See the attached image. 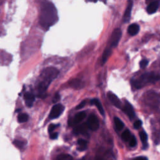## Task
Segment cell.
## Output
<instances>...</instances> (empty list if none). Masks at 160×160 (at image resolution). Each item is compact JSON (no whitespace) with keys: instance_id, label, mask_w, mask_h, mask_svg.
Here are the masks:
<instances>
[{"instance_id":"obj_1","label":"cell","mask_w":160,"mask_h":160,"mask_svg":"<svg viewBox=\"0 0 160 160\" xmlns=\"http://www.w3.org/2000/svg\"><path fill=\"white\" fill-rule=\"evenodd\" d=\"M57 11L54 5L50 2H44L41 8L40 23L44 29H48L58 21Z\"/></svg>"},{"instance_id":"obj_2","label":"cell","mask_w":160,"mask_h":160,"mask_svg":"<svg viewBox=\"0 0 160 160\" xmlns=\"http://www.w3.org/2000/svg\"><path fill=\"white\" fill-rule=\"evenodd\" d=\"M59 74V71L53 67H48L41 72L38 84V93L40 97H44L48 88Z\"/></svg>"},{"instance_id":"obj_3","label":"cell","mask_w":160,"mask_h":160,"mask_svg":"<svg viewBox=\"0 0 160 160\" xmlns=\"http://www.w3.org/2000/svg\"><path fill=\"white\" fill-rule=\"evenodd\" d=\"M159 76L153 72H148L142 74L138 79L131 81L132 85L136 89H141L145 86L158 81Z\"/></svg>"},{"instance_id":"obj_4","label":"cell","mask_w":160,"mask_h":160,"mask_svg":"<svg viewBox=\"0 0 160 160\" xmlns=\"http://www.w3.org/2000/svg\"><path fill=\"white\" fill-rule=\"evenodd\" d=\"M121 35H122V31L120 28L115 29L113 31L110 38L111 47L115 48L117 46L121 38Z\"/></svg>"},{"instance_id":"obj_5","label":"cell","mask_w":160,"mask_h":160,"mask_svg":"<svg viewBox=\"0 0 160 160\" xmlns=\"http://www.w3.org/2000/svg\"><path fill=\"white\" fill-rule=\"evenodd\" d=\"M86 124L88 128H90L92 131H97L100 127L99 120L98 118L93 114L91 115L88 118Z\"/></svg>"},{"instance_id":"obj_6","label":"cell","mask_w":160,"mask_h":160,"mask_svg":"<svg viewBox=\"0 0 160 160\" xmlns=\"http://www.w3.org/2000/svg\"><path fill=\"white\" fill-rule=\"evenodd\" d=\"M64 109H65V107H64L61 104H57L55 105L51 109L50 113L49 115V118L51 120L58 118L63 112Z\"/></svg>"},{"instance_id":"obj_7","label":"cell","mask_w":160,"mask_h":160,"mask_svg":"<svg viewBox=\"0 0 160 160\" xmlns=\"http://www.w3.org/2000/svg\"><path fill=\"white\" fill-rule=\"evenodd\" d=\"M123 111L124 112V113L129 117L130 119L133 120L135 118V112L134 111L133 107L128 101H126L125 105L123 108Z\"/></svg>"},{"instance_id":"obj_8","label":"cell","mask_w":160,"mask_h":160,"mask_svg":"<svg viewBox=\"0 0 160 160\" xmlns=\"http://www.w3.org/2000/svg\"><path fill=\"white\" fill-rule=\"evenodd\" d=\"M133 0H128V6L125 10V12L124 14V17H123V20H124V23L129 22V21L131 18V11H132V8H133Z\"/></svg>"},{"instance_id":"obj_9","label":"cell","mask_w":160,"mask_h":160,"mask_svg":"<svg viewBox=\"0 0 160 160\" xmlns=\"http://www.w3.org/2000/svg\"><path fill=\"white\" fill-rule=\"evenodd\" d=\"M107 96L109 100L115 106H116L117 108L119 109L121 108V102L116 94H115L112 92H108Z\"/></svg>"},{"instance_id":"obj_10","label":"cell","mask_w":160,"mask_h":160,"mask_svg":"<svg viewBox=\"0 0 160 160\" xmlns=\"http://www.w3.org/2000/svg\"><path fill=\"white\" fill-rule=\"evenodd\" d=\"M88 129V127L86 123L82 124L75 128L74 129V133L76 135H79V134L85 135L87 133Z\"/></svg>"},{"instance_id":"obj_11","label":"cell","mask_w":160,"mask_h":160,"mask_svg":"<svg viewBox=\"0 0 160 160\" xmlns=\"http://www.w3.org/2000/svg\"><path fill=\"white\" fill-rule=\"evenodd\" d=\"M86 116V114L85 112L84 111H82V112H79V113H77L74 118H73V120L72 121L71 123V125H73V124H78L80 122H82Z\"/></svg>"},{"instance_id":"obj_12","label":"cell","mask_w":160,"mask_h":160,"mask_svg":"<svg viewBox=\"0 0 160 160\" xmlns=\"http://www.w3.org/2000/svg\"><path fill=\"white\" fill-rule=\"evenodd\" d=\"M70 85L74 89L79 90L84 87L85 83L82 81V80L78 79H74L70 82Z\"/></svg>"},{"instance_id":"obj_13","label":"cell","mask_w":160,"mask_h":160,"mask_svg":"<svg viewBox=\"0 0 160 160\" xmlns=\"http://www.w3.org/2000/svg\"><path fill=\"white\" fill-rule=\"evenodd\" d=\"M159 1H154L151 2L147 7V12L148 14H151L156 13L159 8Z\"/></svg>"},{"instance_id":"obj_14","label":"cell","mask_w":160,"mask_h":160,"mask_svg":"<svg viewBox=\"0 0 160 160\" xmlns=\"http://www.w3.org/2000/svg\"><path fill=\"white\" fill-rule=\"evenodd\" d=\"M25 100L26 101V104L28 107H31L35 101V97L33 94L31 93H26L25 94Z\"/></svg>"},{"instance_id":"obj_15","label":"cell","mask_w":160,"mask_h":160,"mask_svg":"<svg viewBox=\"0 0 160 160\" xmlns=\"http://www.w3.org/2000/svg\"><path fill=\"white\" fill-rule=\"evenodd\" d=\"M139 31V26L138 24H131L129 26L128 28V32L130 35L131 36H135L136 35Z\"/></svg>"},{"instance_id":"obj_16","label":"cell","mask_w":160,"mask_h":160,"mask_svg":"<svg viewBox=\"0 0 160 160\" xmlns=\"http://www.w3.org/2000/svg\"><path fill=\"white\" fill-rule=\"evenodd\" d=\"M88 146L87 141L83 139H79L77 141V149L80 151H83L86 150Z\"/></svg>"},{"instance_id":"obj_17","label":"cell","mask_w":160,"mask_h":160,"mask_svg":"<svg viewBox=\"0 0 160 160\" xmlns=\"http://www.w3.org/2000/svg\"><path fill=\"white\" fill-rule=\"evenodd\" d=\"M91 103L92 105H95L96 106H97L98 109V111H100V113H101V115L102 116H105V110H104L103 107V106H102V105H101V102L99 100H98V99H93V100H91Z\"/></svg>"},{"instance_id":"obj_18","label":"cell","mask_w":160,"mask_h":160,"mask_svg":"<svg viewBox=\"0 0 160 160\" xmlns=\"http://www.w3.org/2000/svg\"><path fill=\"white\" fill-rule=\"evenodd\" d=\"M139 137L141 140V142L143 143V147L146 148L147 147V141H148V136L146 132L145 131H141L139 133Z\"/></svg>"},{"instance_id":"obj_19","label":"cell","mask_w":160,"mask_h":160,"mask_svg":"<svg viewBox=\"0 0 160 160\" xmlns=\"http://www.w3.org/2000/svg\"><path fill=\"white\" fill-rule=\"evenodd\" d=\"M114 121L116 129L118 130H121L123 128L124 126V124L120 118H118V117H115L114 119Z\"/></svg>"},{"instance_id":"obj_20","label":"cell","mask_w":160,"mask_h":160,"mask_svg":"<svg viewBox=\"0 0 160 160\" xmlns=\"http://www.w3.org/2000/svg\"><path fill=\"white\" fill-rule=\"evenodd\" d=\"M131 136V134L129 130H125L121 135V138H122L123 140H124V141H128L130 140Z\"/></svg>"},{"instance_id":"obj_21","label":"cell","mask_w":160,"mask_h":160,"mask_svg":"<svg viewBox=\"0 0 160 160\" xmlns=\"http://www.w3.org/2000/svg\"><path fill=\"white\" fill-rule=\"evenodd\" d=\"M111 55V50L110 49H106L103 54L102 56V60H103V63H105L106 61L108 60V58Z\"/></svg>"},{"instance_id":"obj_22","label":"cell","mask_w":160,"mask_h":160,"mask_svg":"<svg viewBox=\"0 0 160 160\" xmlns=\"http://www.w3.org/2000/svg\"><path fill=\"white\" fill-rule=\"evenodd\" d=\"M28 115L26 113H21L18 116V120L20 123H25L28 120Z\"/></svg>"},{"instance_id":"obj_23","label":"cell","mask_w":160,"mask_h":160,"mask_svg":"<svg viewBox=\"0 0 160 160\" xmlns=\"http://www.w3.org/2000/svg\"><path fill=\"white\" fill-rule=\"evenodd\" d=\"M56 160H73V158L69 154H62L57 157Z\"/></svg>"},{"instance_id":"obj_24","label":"cell","mask_w":160,"mask_h":160,"mask_svg":"<svg viewBox=\"0 0 160 160\" xmlns=\"http://www.w3.org/2000/svg\"><path fill=\"white\" fill-rule=\"evenodd\" d=\"M129 141H130V146L131 147H135L136 146L137 141H136V138L135 136H131Z\"/></svg>"},{"instance_id":"obj_25","label":"cell","mask_w":160,"mask_h":160,"mask_svg":"<svg viewBox=\"0 0 160 160\" xmlns=\"http://www.w3.org/2000/svg\"><path fill=\"white\" fill-rule=\"evenodd\" d=\"M13 144L14 145L18 147V148H22L23 147H24V143L21 141H20V140H14L13 141Z\"/></svg>"},{"instance_id":"obj_26","label":"cell","mask_w":160,"mask_h":160,"mask_svg":"<svg viewBox=\"0 0 160 160\" xmlns=\"http://www.w3.org/2000/svg\"><path fill=\"white\" fill-rule=\"evenodd\" d=\"M148 63H149V61L147 59H143L139 63L141 68H142V69L145 68L147 67V65H148Z\"/></svg>"},{"instance_id":"obj_27","label":"cell","mask_w":160,"mask_h":160,"mask_svg":"<svg viewBox=\"0 0 160 160\" xmlns=\"http://www.w3.org/2000/svg\"><path fill=\"white\" fill-rule=\"evenodd\" d=\"M59 126V125H56V124H50L49 126V128H48V132L50 133H51L53 131V130L56 128V126Z\"/></svg>"},{"instance_id":"obj_28","label":"cell","mask_w":160,"mask_h":160,"mask_svg":"<svg viewBox=\"0 0 160 160\" xmlns=\"http://www.w3.org/2000/svg\"><path fill=\"white\" fill-rule=\"evenodd\" d=\"M142 124V122L141 120H137L136 121H135V123H134L133 126H134V128L136 129H138L141 126Z\"/></svg>"},{"instance_id":"obj_29","label":"cell","mask_w":160,"mask_h":160,"mask_svg":"<svg viewBox=\"0 0 160 160\" xmlns=\"http://www.w3.org/2000/svg\"><path fill=\"white\" fill-rule=\"evenodd\" d=\"M59 100H60V96H59V94L58 93H56V94L55 95V97H54V98H53V102L54 103H57Z\"/></svg>"},{"instance_id":"obj_30","label":"cell","mask_w":160,"mask_h":160,"mask_svg":"<svg viewBox=\"0 0 160 160\" xmlns=\"http://www.w3.org/2000/svg\"><path fill=\"white\" fill-rule=\"evenodd\" d=\"M86 101H82L81 103H80L79 105H78L77 106V107H76V109H82V108H83L85 106V105H86Z\"/></svg>"},{"instance_id":"obj_31","label":"cell","mask_w":160,"mask_h":160,"mask_svg":"<svg viewBox=\"0 0 160 160\" xmlns=\"http://www.w3.org/2000/svg\"><path fill=\"white\" fill-rule=\"evenodd\" d=\"M58 133H51L50 135V138L52 139H55L58 138Z\"/></svg>"},{"instance_id":"obj_32","label":"cell","mask_w":160,"mask_h":160,"mask_svg":"<svg viewBox=\"0 0 160 160\" xmlns=\"http://www.w3.org/2000/svg\"><path fill=\"white\" fill-rule=\"evenodd\" d=\"M134 160H148V159L147 158H146L145 156H139V157H137Z\"/></svg>"},{"instance_id":"obj_33","label":"cell","mask_w":160,"mask_h":160,"mask_svg":"<svg viewBox=\"0 0 160 160\" xmlns=\"http://www.w3.org/2000/svg\"><path fill=\"white\" fill-rule=\"evenodd\" d=\"M101 1H103L104 3H106V0H101Z\"/></svg>"},{"instance_id":"obj_34","label":"cell","mask_w":160,"mask_h":160,"mask_svg":"<svg viewBox=\"0 0 160 160\" xmlns=\"http://www.w3.org/2000/svg\"><path fill=\"white\" fill-rule=\"evenodd\" d=\"M79 160H85V158H83L82 159H79Z\"/></svg>"},{"instance_id":"obj_35","label":"cell","mask_w":160,"mask_h":160,"mask_svg":"<svg viewBox=\"0 0 160 160\" xmlns=\"http://www.w3.org/2000/svg\"><path fill=\"white\" fill-rule=\"evenodd\" d=\"M150 1H151V0H147V2H148Z\"/></svg>"}]
</instances>
